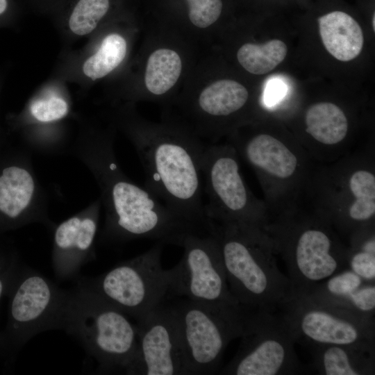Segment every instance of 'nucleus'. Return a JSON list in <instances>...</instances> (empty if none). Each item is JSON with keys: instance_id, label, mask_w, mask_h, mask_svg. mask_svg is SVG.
I'll list each match as a JSON object with an SVG mask.
<instances>
[{"instance_id": "nucleus-1", "label": "nucleus", "mask_w": 375, "mask_h": 375, "mask_svg": "<svg viewBox=\"0 0 375 375\" xmlns=\"http://www.w3.org/2000/svg\"><path fill=\"white\" fill-rule=\"evenodd\" d=\"M110 138L97 136L88 146V165L99 184L106 210L101 240L126 242L147 238L181 247L188 235L201 232V228L176 215L147 188L124 174Z\"/></svg>"}, {"instance_id": "nucleus-2", "label": "nucleus", "mask_w": 375, "mask_h": 375, "mask_svg": "<svg viewBox=\"0 0 375 375\" xmlns=\"http://www.w3.org/2000/svg\"><path fill=\"white\" fill-rule=\"evenodd\" d=\"M130 137L146 177V188L176 215L206 231L201 159L205 145L165 129L140 128Z\"/></svg>"}, {"instance_id": "nucleus-3", "label": "nucleus", "mask_w": 375, "mask_h": 375, "mask_svg": "<svg viewBox=\"0 0 375 375\" xmlns=\"http://www.w3.org/2000/svg\"><path fill=\"white\" fill-rule=\"evenodd\" d=\"M229 289L247 310H279L290 295L289 281L274 256L272 242L260 231L247 232L208 221Z\"/></svg>"}, {"instance_id": "nucleus-4", "label": "nucleus", "mask_w": 375, "mask_h": 375, "mask_svg": "<svg viewBox=\"0 0 375 375\" xmlns=\"http://www.w3.org/2000/svg\"><path fill=\"white\" fill-rule=\"evenodd\" d=\"M61 330L79 340L97 362L99 372L125 373L137 351L135 324L123 312L78 283L68 290Z\"/></svg>"}, {"instance_id": "nucleus-5", "label": "nucleus", "mask_w": 375, "mask_h": 375, "mask_svg": "<svg viewBox=\"0 0 375 375\" xmlns=\"http://www.w3.org/2000/svg\"><path fill=\"white\" fill-rule=\"evenodd\" d=\"M67 292L41 272L22 264L6 296L8 320L0 333V357L7 364L35 335L61 329Z\"/></svg>"}, {"instance_id": "nucleus-6", "label": "nucleus", "mask_w": 375, "mask_h": 375, "mask_svg": "<svg viewBox=\"0 0 375 375\" xmlns=\"http://www.w3.org/2000/svg\"><path fill=\"white\" fill-rule=\"evenodd\" d=\"M162 244L121 262L99 276L75 281L91 290L128 316L139 319L170 294L171 270L161 264Z\"/></svg>"}, {"instance_id": "nucleus-7", "label": "nucleus", "mask_w": 375, "mask_h": 375, "mask_svg": "<svg viewBox=\"0 0 375 375\" xmlns=\"http://www.w3.org/2000/svg\"><path fill=\"white\" fill-rule=\"evenodd\" d=\"M240 347L219 374L294 375L306 370L296 353L293 335L279 310H248Z\"/></svg>"}, {"instance_id": "nucleus-8", "label": "nucleus", "mask_w": 375, "mask_h": 375, "mask_svg": "<svg viewBox=\"0 0 375 375\" xmlns=\"http://www.w3.org/2000/svg\"><path fill=\"white\" fill-rule=\"evenodd\" d=\"M183 253L172 269L170 294L223 313L243 317L244 309L231 293L215 238L208 231L188 235Z\"/></svg>"}, {"instance_id": "nucleus-9", "label": "nucleus", "mask_w": 375, "mask_h": 375, "mask_svg": "<svg viewBox=\"0 0 375 375\" xmlns=\"http://www.w3.org/2000/svg\"><path fill=\"white\" fill-rule=\"evenodd\" d=\"M296 343L318 345L375 343L374 317L308 295L292 297L279 309Z\"/></svg>"}, {"instance_id": "nucleus-10", "label": "nucleus", "mask_w": 375, "mask_h": 375, "mask_svg": "<svg viewBox=\"0 0 375 375\" xmlns=\"http://www.w3.org/2000/svg\"><path fill=\"white\" fill-rule=\"evenodd\" d=\"M277 247L285 263L289 297L308 294L332 275L348 268L347 251L323 225L281 228Z\"/></svg>"}, {"instance_id": "nucleus-11", "label": "nucleus", "mask_w": 375, "mask_h": 375, "mask_svg": "<svg viewBox=\"0 0 375 375\" xmlns=\"http://www.w3.org/2000/svg\"><path fill=\"white\" fill-rule=\"evenodd\" d=\"M185 360V374L219 372L224 351L240 338L247 313L234 316L214 310L186 298L172 305Z\"/></svg>"}, {"instance_id": "nucleus-12", "label": "nucleus", "mask_w": 375, "mask_h": 375, "mask_svg": "<svg viewBox=\"0 0 375 375\" xmlns=\"http://www.w3.org/2000/svg\"><path fill=\"white\" fill-rule=\"evenodd\" d=\"M233 151L228 147H205L201 159L202 178L208 203L207 219L244 231L260 230L259 221L240 174Z\"/></svg>"}, {"instance_id": "nucleus-13", "label": "nucleus", "mask_w": 375, "mask_h": 375, "mask_svg": "<svg viewBox=\"0 0 375 375\" xmlns=\"http://www.w3.org/2000/svg\"><path fill=\"white\" fill-rule=\"evenodd\" d=\"M27 153L8 143L0 149V235L33 222L53 228Z\"/></svg>"}, {"instance_id": "nucleus-14", "label": "nucleus", "mask_w": 375, "mask_h": 375, "mask_svg": "<svg viewBox=\"0 0 375 375\" xmlns=\"http://www.w3.org/2000/svg\"><path fill=\"white\" fill-rule=\"evenodd\" d=\"M138 348L124 374L183 375L185 360L172 306L165 302L136 320Z\"/></svg>"}, {"instance_id": "nucleus-15", "label": "nucleus", "mask_w": 375, "mask_h": 375, "mask_svg": "<svg viewBox=\"0 0 375 375\" xmlns=\"http://www.w3.org/2000/svg\"><path fill=\"white\" fill-rule=\"evenodd\" d=\"M101 199L53 228L52 268L59 281H76L82 267L95 260Z\"/></svg>"}, {"instance_id": "nucleus-16", "label": "nucleus", "mask_w": 375, "mask_h": 375, "mask_svg": "<svg viewBox=\"0 0 375 375\" xmlns=\"http://www.w3.org/2000/svg\"><path fill=\"white\" fill-rule=\"evenodd\" d=\"M310 367L322 375L375 374V343L330 344L308 348Z\"/></svg>"}, {"instance_id": "nucleus-17", "label": "nucleus", "mask_w": 375, "mask_h": 375, "mask_svg": "<svg viewBox=\"0 0 375 375\" xmlns=\"http://www.w3.org/2000/svg\"><path fill=\"white\" fill-rule=\"evenodd\" d=\"M322 43L335 58L344 62L360 53L364 42L362 31L349 15L333 11L317 19Z\"/></svg>"}, {"instance_id": "nucleus-18", "label": "nucleus", "mask_w": 375, "mask_h": 375, "mask_svg": "<svg viewBox=\"0 0 375 375\" xmlns=\"http://www.w3.org/2000/svg\"><path fill=\"white\" fill-rule=\"evenodd\" d=\"M240 148L251 165L276 178H288L297 169L295 155L272 135H256L247 140Z\"/></svg>"}, {"instance_id": "nucleus-19", "label": "nucleus", "mask_w": 375, "mask_h": 375, "mask_svg": "<svg viewBox=\"0 0 375 375\" xmlns=\"http://www.w3.org/2000/svg\"><path fill=\"white\" fill-rule=\"evenodd\" d=\"M248 99L247 88L240 83L229 79L219 80L201 91L197 106L203 115L225 117L242 108Z\"/></svg>"}, {"instance_id": "nucleus-20", "label": "nucleus", "mask_w": 375, "mask_h": 375, "mask_svg": "<svg viewBox=\"0 0 375 375\" xmlns=\"http://www.w3.org/2000/svg\"><path fill=\"white\" fill-rule=\"evenodd\" d=\"M306 132L317 141L328 145L342 141L348 131V120L342 110L330 102L312 105L305 115Z\"/></svg>"}, {"instance_id": "nucleus-21", "label": "nucleus", "mask_w": 375, "mask_h": 375, "mask_svg": "<svg viewBox=\"0 0 375 375\" xmlns=\"http://www.w3.org/2000/svg\"><path fill=\"white\" fill-rule=\"evenodd\" d=\"M126 52V39L119 33H110L103 38L97 50L84 59L81 72L92 81L102 78L123 62Z\"/></svg>"}, {"instance_id": "nucleus-22", "label": "nucleus", "mask_w": 375, "mask_h": 375, "mask_svg": "<svg viewBox=\"0 0 375 375\" xmlns=\"http://www.w3.org/2000/svg\"><path fill=\"white\" fill-rule=\"evenodd\" d=\"M182 69L179 55L169 49L153 51L147 62L144 82L147 89L155 95H162L177 82Z\"/></svg>"}, {"instance_id": "nucleus-23", "label": "nucleus", "mask_w": 375, "mask_h": 375, "mask_svg": "<svg viewBox=\"0 0 375 375\" xmlns=\"http://www.w3.org/2000/svg\"><path fill=\"white\" fill-rule=\"evenodd\" d=\"M288 53L286 44L280 40H272L265 44L246 43L238 51L240 64L247 72L265 74L283 61Z\"/></svg>"}, {"instance_id": "nucleus-24", "label": "nucleus", "mask_w": 375, "mask_h": 375, "mask_svg": "<svg viewBox=\"0 0 375 375\" xmlns=\"http://www.w3.org/2000/svg\"><path fill=\"white\" fill-rule=\"evenodd\" d=\"M349 188L354 201L348 210L351 221L357 223L367 222L375 214V176L366 170L353 173Z\"/></svg>"}, {"instance_id": "nucleus-25", "label": "nucleus", "mask_w": 375, "mask_h": 375, "mask_svg": "<svg viewBox=\"0 0 375 375\" xmlns=\"http://www.w3.org/2000/svg\"><path fill=\"white\" fill-rule=\"evenodd\" d=\"M109 7V0H79L68 20L70 32L79 37L90 35L96 29Z\"/></svg>"}, {"instance_id": "nucleus-26", "label": "nucleus", "mask_w": 375, "mask_h": 375, "mask_svg": "<svg viewBox=\"0 0 375 375\" xmlns=\"http://www.w3.org/2000/svg\"><path fill=\"white\" fill-rule=\"evenodd\" d=\"M69 105L62 97L56 94H44L33 99L27 106L28 118L38 124H51L65 118Z\"/></svg>"}, {"instance_id": "nucleus-27", "label": "nucleus", "mask_w": 375, "mask_h": 375, "mask_svg": "<svg viewBox=\"0 0 375 375\" xmlns=\"http://www.w3.org/2000/svg\"><path fill=\"white\" fill-rule=\"evenodd\" d=\"M22 263L13 243L0 235V301L7 296Z\"/></svg>"}, {"instance_id": "nucleus-28", "label": "nucleus", "mask_w": 375, "mask_h": 375, "mask_svg": "<svg viewBox=\"0 0 375 375\" xmlns=\"http://www.w3.org/2000/svg\"><path fill=\"white\" fill-rule=\"evenodd\" d=\"M189 19L197 27L204 28L215 23L222 10V0H185Z\"/></svg>"}, {"instance_id": "nucleus-29", "label": "nucleus", "mask_w": 375, "mask_h": 375, "mask_svg": "<svg viewBox=\"0 0 375 375\" xmlns=\"http://www.w3.org/2000/svg\"><path fill=\"white\" fill-rule=\"evenodd\" d=\"M348 268L365 281H375V253L362 250L347 251Z\"/></svg>"}, {"instance_id": "nucleus-30", "label": "nucleus", "mask_w": 375, "mask_h": 375, "mask_svg": "<svg viewBox=\"0 0 375 375\" xmlns=\"http://www.w3.org/2000/svg\"><path fill=\"white\" fill-rule=\"evenodd\" d=\"M285 85L280 80H272L266 86L265 92V101L266 104L272 106L277 103L285 95Z\"/></svg>"}, {"instance_id": "nucleus-31", "label": "nucleus", "mask_w": 375, "mask_h": 375, "mask_svg": "<svg viewBox=\"0 0 375 375\" xmlns=\"http://www.w3.org/2000/svg\"><path fill=\"white\" fill-rule=\"evenodd\" d=\"M8 135L6 131H5L1 126H0V149L3 147L8 143Z\"/></svg>"}, {"instance_id": "nucleus-32", "label": "nucleus", "mask_w": 375, "mask_h": 375, "mask_svg": "<svg viewBox=\"0 0 375 375\" xmlns=\"http://www.w3.org/2000/svg\"><path fill=\"white\" fill-rule=\"evenodd\" d=\"M8 6L7 0H0V15H2L6 10Z\"/></svg>"}, {"instance_id": "nucleus-33", "label": "nucleus", "mask_w": 375, "mask_h": 375, "mask_svg": "<svg viewBox=\"0 0 375 375\" xmlns=\"http://www.w3.org/2000/svg\"><path fill=\"white\" fill-rule=\"evenodd\" d=\"M374 21H375V15L374 14V15H373V18H372V26H373V30H374H374H375Z\"/></svg>"}]
</instances>
